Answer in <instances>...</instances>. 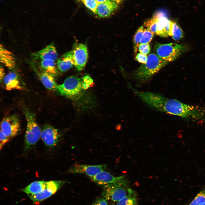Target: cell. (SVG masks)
<instances>
[{
	"label": "cell",
	"mask_w": 205,
	"mask_h": 205,
	"mask_svg": "<svg viewBox=\"0 0 205 205\" xmlns=\"http://www.w3.org/2000/svg\"><path fill=\"white\" fill-rule=\"evenodd\" d=\"M83 77L79 78L73 76L66 78L63 83L58 85L56 91L61 95L68 97H74L82 93Z\"/></svg>",
	"instance_id": "cell-5"
},
{
	"label": "cell",
	"mask_w": 205,
	"mask_h": 205,
	"mask_svg": "<svg viewBox=\"0 0 205 205\" xmlns=\"http://www.w3.org/2000/svg\"><path fill=\"white\" fill-rule=\"evenodd\" d=\"M39 68L41 70L49 73L54 77L59 73L55 61L44 60L40 61L39 63Z\"/></svg>",
	"instance_id": "cell-20"
},
{
	"label": "cell",
	"mask_w": 205,
	"mask_h": 205,
	"mask_svg": "<svg viewBox=\"0 0 205 205\" xmlns=\"http://www.w3.org/2000/svg\"><path fill=\"white\" fill-rule=\"evenodd\" d=\"M172 21L171 36L174 40H179L183 37V32L178 24L175 21Z\"/></svg>",
	"instance_id": "cell-24"
},
{
	"label": "cell",
	"mask_w": 205,
	"mask_h": 205,
	"mask_svg": "<svg viewBox=\"0 0 205 205\" xmlns=\"http://www.w3.org/2000/svg\"><path fill=\"white\" fill-rule=\"evenodd\" d=\"M31 56L36 60L55 61L58 58V55L55 46L52 43L41 50L32 53Z\"/></svg>",
	"instance_id": "cell-13"
},
{
	"label": "cell",
	"mask_w": 205,
	"mask_h": 205,
	"mask_svg": "<svg viewBox=\"0 0 205 205\" xmlns=\"http://www.w3.org/2000/svg\"><path fill=\"white\" fill-rule=\"evenodd\" d=\"M74 62L72 50L62 55L58 60L57 65L58 69L62 72L67 71L74 65Z\"/></svg>",
	"instance_id": "cell-19"
},
{
	"label": "cell",
	"mask_w": 205,
	"mask_h": 205,
	"mask_svg": "<svg viewBox=\"0 0 205 205\" xmlns=\"http://www.w3.org/2000/svg\"><path fill=\"white\" fill-rule=\"evenodd\" d=\"M1 131L9 138L17 135L20 130V124L18 116L13 114L3 118L1 122Z\"/></svg>",
	"instance_id": "cell-7"
},
{
	"label": "cell",
	"mask_w": 205,
	"mask_h": 205,
	"mask_svg": "<svg viewBox=\"0 0 205 205\" xmlns=\"http://www.w3.org/2000/svg\"><path fill=\"white\" fill-rule=\"evenodd\" d=\"M157 20L156 34L161 37L171 36L172 21L169 20L164 13L159 12L153 16Z\"/></svg>",
	"instance_id": "cell-11"
},
{
	"label": "cell",
	"mask_w": 205,
	"mask_h": 205,
	"mask_svg": "<svg viewBox=\"0 0 205 205\" xmlns=\"http://www.w3.org/2000/svg\"><path fill=\"white\" fill-rule=\"evenodd\" d=\"M24 112L27 122L24 149L27 150L32 147L39 140L41 130L36 122L35 114L25 108Z\"/></svg>",
	"instance_id": "cell-3"
},
{
	"label": "cell",
	"mask_w": 205,
	"mask_h": 205,
	"mask_svg": "<svg viewBox=\"0 0 205 205\" xmlns=\"http://www.w3.org/2000/svg\"><path fill=\"white\" fill-rule=\"evenodd\" d=\"M116 205H138L137 198L135 192L129 188L126 195L117 202Z\"/></svg>",
	"instance_id": "cell-22"
},
{
	"label": "cell",
	"mask_w": 205,
	"mask_h": 205,
	"mask_svg": "<svg viewBox=\"0 0 205 205\" xmlns=\"http://www.w3.org/2000/svg\"><path fill=\"white\" fill-rule=\"evenodd\" d=\"M93 80L89 75L83 77V86L84 89L89 88L93 83Z\"/></svg>",
	"instance_id": "cell-30"
},
{
	"label": "cell",
	"mask_w": 205,
	"mask_h": 205,
	"mask_svg": "<svg viewBox=\"0 0 205 205\" xmlns=\"http://www.w3.org/2000/svg\"><path fill=\"white\" fill-rule=\"evenodd\" d=\"M168 63L161 59L156 54H150L146 62L142 64L135 71L133 77L141 83H145Z\"/></svg>",
	"instance_id": "cell-2"
},
{
	"label": "cell",
	"mask_w": 205,
	"mask_h": 205,
	"mask_svg": "<svg viewBox=\"0 0 205 205\" xmlns=\"http://www.w3.org/2000/svg\"><path fill=\"white\" fill-rule=\"evenodd\" d=\"M98 3L105 2L109 0H95Z\"/></svg>",
	"instance_id": "cell-35"
},
{
	"label": "cell",
	"mask_w": 205,
	"mask_h": 205,
	"mask_svg": "<svg viewBox=\"0 0 205 205\" xmlns=\"http://www.w3.org/2000/svg\"><path fill=\"white\" fill-rule=\"evenodd\" d=\"M46 181H38L33 182L23 190V192L28 196L38 193L46 187Z\"/></svg>",
	"instance_id": "cell-21"
},
{
	"label": "cell",
	"mask_w": 205,
	"mask_h": 205,
	"mask_svg": "<svg viewBox=\"0 0 205 205\" xmlns=\"http://www.w3.org/2000/svg\"><path fill=\"white\" fill-rule=\"evenodd\" d=\"M91 179L96 183L104 185L120 183L126 180L125 176L115 177L104 171L100 172Z\"/></svg>",
	"instance_id": "cell-14"
},
{
	"label": "cell",
	"mask_w": 205,
	"mask_h": 205,
	"mask_svg": "<svg viewBox=\"0 0 205 205\" xmlns=\"http://www.w3.org/2000/svg\"><path fill=\"white\" fill-rule=\"evenodd\" d=\"M0 59L1 62L9 69L15 68L16 61L14 55L1 44L0 46Z\"/></svg>",
	"instance_id": "cell-18"
},
{
	"label": "cell",
	"mask_w": 205,
	"mask_h": 205,
	"mask_svg": "<svg viewBox=\"0 0 205 205\" xmlns=\"http://www.w3.org/2000/svg\"><path fill=\"white\" fill-rule=\"evenodd\" d=\"M157 20L154 16L152 18L145 22L144 26L147 27L151 32L156 33L157 28Z\"/></svg>",
	"instance_id": "cell-25"
},
{
	"label": "cell",
	"mask_w": 205,
	"mask_h": 205,
	"mask_svg": "<svg viewBox=\"0 0 205 205\" xmlns=\"http://www.w3.org/2000/svg\"><path fill=\"white\" fill-rule=\"evenodd\" d=\"M111 0L115 2L117 4H118V3H120L122 0Z\"/></svg>",
	"instance_id": "cell-36"
},
{
	"label": "cell",
	"mask_w": 205,
	"mask_h": 205,
	"mask_svg": "<svg viewBox=\"0 0 205 205\" xmlns=\"http://www.w3.org/2000/svg\"><path fill=\"white\" fill-rule=\"evenodd\" d=\"M136 58L138 62L142 64H144L147 61V56L146 55L140 53L137 54Z\"/></svg>",
	"instance_id": "cell-32"
},
{
	"label": "cell",
	"mask_w": 205,
	"mask_h": 205,
	"mask_svg": "<svg viewBox=\"0 0 205 205\" xmlns=\"http://www.w3.org/2000/svg\"><path fill=\"white\" fill-rule=\"evenodd\" d=\"M117 3L111 0L98 3L95 14L99 17H109L117 7Z\"/></svg>",
	"instance_id": "cell-15"
},
{
	"label": "cell",
	"mask_w": 205,
	"mask_h": 205,
	"mask_svg": "<svg viewBox=\"0 0 205 205\" xmlns=\"http://www.w3.org/2000/svg\"><path fill=\"white\" fill-rule=\"evenodd\" d=\"M5 76L4 69L1 66L0 68V79L1 82L2 80H3Z\"/></svg>",
	"instance_id": "cell-34"
},
{
	"label": "cell",
	"mask_w": 205,
	"mask_h": 205,
	"mask_svg": "<svg viewBox=\"0 0 205 205\" xmlns=\"http://www.w3.org/2000/svg\"><path fill=\"white\" fill-rule=\"evenodd\" d=\"M106 166L105 165L75 164L71 167L68 171L73 174H84L91 178L100 172L104 171Z\"/></svg>",
	"instance_id": "cell-10"
},
{
	"label": "cell",
	"mask_w": 205,
	"mask_h": 205,
	"mask_svg": "<svg viewBox=\"0 0 205 205\" xmlns=\"http://www.w3.org/2000/svg\"><path fill=\"white\" fill-rule=\"evenodd\" d=\"M74 66L78 71L82 70L85 67L88 59L87 48L85 44H79L72 50Z\"/></svg>",
	"instance_id": "cell-9"
},
{
	"label": "cell",
	"mask_w": 205,
	"mask_h": 205,
	"mask_svg": "<svg viewBox=\"0 0 205 205\" xmlns=\"http://www.w3.org/2000/svg\"><path fill=\"white\" fill-rule=\"evenodd\" d=\"M151 48L149 44H140L139 45L138 51L140 53L147 55L150 51Z\"/></svg>",
	"instance_id": "cell-29"
},
{
	"label": "cell",
	"mask_w": 205,
	"mask_h": 205,
	"mask_svg": "<svg viewBox=\"0 0 205 205\" xmlns=\"http://www.w3.org/2000/svg\"><path fill=\"white\" fill-rule=\"evenodd\" d=\"M3 81L5 89L7 91L23 89L18 75L14 72H9L5 75Z\"/></svg>",
	"instance_id": "cell-16"
},
{
	"label": "cell",
	"mask_w": 205,
	"mask_h": 205,
	"mask_svg": "<svg viewBox=\"0 0 205 205\" xmlns=\"http://www.w3.org/2000/svg\"><path fill=\"white\" fill-rule=\"evenodd\" d=\"M201 205H205V202H204L203 203H202V204H201Z\"/></svg>",
	"instance_id": "cell-37"
},
{
	"label": "cell",
	"mask_w": 205,
	"mask_h": 205,
	"mask_svg": "<svg viewBox=\"0 0 205 205\" xmlns=\"http://www.w3.org/2000/svg\"><path fill=\"white\" fill-rule=\"evenodd\" d=\"M89 9L95 13L98 4L95 0H81Z\"/></svg>",
	"instance_id": "cell-28"
},
{
	"label": "cell",
	"mask_w": 205,
	"mask_h": 205,
	"mask_svg": "<svg viewBox=\"0 0 205 205\" xmlns=\"http://www.w3.org/2000/svg\"><path fill=\"white\" fill-rule=\"evenodd\" d=\"M41 82L47 89L50 90H56L58 85L54 78L52 74L40 69H34Z\"/></svg>",
	"instance_id": "cell-17"
},
{
	"label": "cell",
	"mask_w": 205,
	"mask_h": 205,
	"mask_svg": "<svg viewBox=\"0 0 205 205\" xmlns=\"http://www.w3.org/2000/svg\"><path fill=\"white\" fill-rule=\"evenodd\" d=\"M205 202V187L188 205H201Z\"/></svg>",
	"instance_id": "cell-26"
},
{
	"label": "cell",
	"mask_w": 205,
	"mask_h": 205,
	"mask_svg": "<svg viewBox=\"0 0 205 205\" xmlns=\"http://www.w3.org/2000/svg\"><path fill=\"white\" fill-rule=\"evenodd\" d=\"M41 137L46 145L53 147L58 143L60 134L56 128L47 124L43 126L41 130Z\"/></svg>",
	"instance_id": "cell-12"
},
{
	"label": "cell",
	"mask_w": 205,
	"mask_h": 205,
	"mask_svg": "<svg viewBox=\"0 0 205 205\" xmlns=\"http://www.w3.org/2000/svg\"><path fill=\"white\" fill-rule=\"evenodd\" d=\"M93 205H107V203L105 199L101 198L97 200Z\"/></svg>",
	"instance_id": "cell-33"
},
{
	"label": "cell",
	"mask_w": 205,
	"mask_h": 205,
	"mask_svg": "<svg viewBox=\"0 0 205 205\" xmlns=\"http://www.w3.org/2000/svg\"><path fill=\"white\" fill-rule=\"evenodd\" d=\"M144 30V26H140L137 29L134 36V51L135 54H137L138 51L139 46L142 37Z\"/></svg>",
	"instance_id": "cell-23"
},
{
	"label": "cell",
	"mask_w": 205,
	"mask_h": 205,
	"mask_svg": "<svg viewBox=\"0 0 205 205\" xmlns=\"http://www.w3.org/2000/svg\"><path fill=\"white\" fill-rule=\"evenodd\" d=\"M128 182H123L104 185L102 195L106 200L114 202H118L128 193L129 188L128 187Z\"/></svg>",
	"instance_id": "cell-6"
},
{
	"label": "cell",
	"mask_w": 205,
	"mask_h": 205,
	"mask_svg": "<svg viewBox=\"0 0 205 205\" xmlns=\"http://www.w3.org/2000/svg\"><path fill=\"white\" fill-rule=\"evenodd\" d=\"M157 56L167 62H172L178 58L188 49L186 45L173 43L160 44L157 43L154 47Z\"/></svg>",
	"instance_id": "cell-4"
},
{
	"label": "cell",
	"mask_w": 205,
	"mask_h": 205,
	"mask_svg": "<svg viewBox=\"0 0 205 205\" xmlns=\"http://www.w3.org/2000/svg\"><path fill=\"white\" fill-rule=\"evenodd\" d=\"M142 99L149 106L157 110L183 118L205 120V109L201 107L185 104L150 91L145 92Z\"/></svg>",
	"instance_id": "cell-1"
},
{
	"label": "cell",
	"mask_w": 205,
	"mask_h": 205,
	"mask_svg": "<svg viewBox=\"0 0 205 205\" xmlns=\"http://www.w3.org/2000/svg\"><path fill=\"white\" fill-rule=\"evenodd\" d=\"M154 34V33L151 32L147 28L144 29L140 44H149L152 39Z\"/></svg>",
	"instance_id": "cell-27"
},
{
	"label": "cell",
	"mask_w": 205,
	"mask_h": 205,
	"mask_svg": "<svg viewBox=\"0 0 205 205\" xmlns=\"http://www.w3.org/2000/svg\"></svg>",
	"instance_id": "cell-38"
},
{
	"label": "cell",
	"mask_w": 205,
	"mask_h": 205,
	"mask_svg": "<svg viewBox=\"0 0 205 205\" xmlns=\"http://www.w3.org/2000/svg\"><path fill=\"white\" fill-rule=\"evenodd\" d=\"M64 183V181H62L46 182V187L43 190L38 193L29 196L34 202H41L55 193Z\"/></svg>",
	"instance_id": "cell-8"
},
{
	"label": "cell",
	"mask_w": 205,
	"mask_h": 205,
	"mask_svg": "<svg viewBox=\"0 0 205 205\" xmlns=\"http://www.w3.org/2000/svg\"><path fill=\"white\" fill-rule=\"evenodd\" d=\"M0 149L1 150L4 145L9 140V138L5 135L0 130Z\"/></svg>",
	"instance_id": "cell-31"
}]
</instances>
